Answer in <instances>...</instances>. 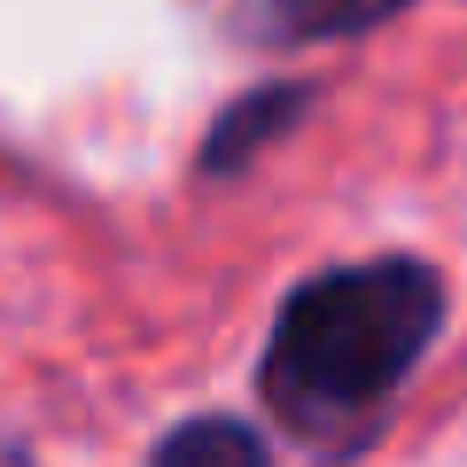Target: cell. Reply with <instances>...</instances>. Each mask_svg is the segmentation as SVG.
<instances>
[{
	"instance_id": "cell-1",
	"label": "cell",
	"mask_w": 467,
	"mask_h": 467,
	"mask_svg": "<svg viewBox=\"0 0 467 467\" xmlns=\"http://www.w3.org/2000/svg\"><path fill=\"white\" fill-rule=\"evenodd\" d=\"M444 288L429 281V265L389 257V265H343L319 273L288 296L281 327L265 350V398L281 405L296 429L367 413L374 398L398 389V374L420 358V343L436 335Z\"/></svg>"
},
{
	"instance_id": "cell-2",
	"label": "cell",
	"mask_w": 467,
	"mask_h": 467,
	"mask_svg": "<svg viewBox=\"0 0 467 467\" xmlns=\"http://www.w3.org/2000/svg\"><path fill=\"white\" fill-rule=\"evenodd\" d=\"M405 0H250L242 8V32L265 39V47H304V39H343L367 32V24L398 16Z\"/></svg>"
},
{
	"instance_id": "cell-4",
	"label": "cell",
	"mask_w": 467,
	"mask_h": 467,
	"mask_svg": "<svg viewBox=\"0 0 467 467\" xmlns=\"http://www.w3.org/2000/svg\"><path fill=\"white\" fill-rule=\"evenodd\" d=\"M296 109H304V94H296V86H273V94H250V101H242V109H234L226 125L211 133V164H242V156H250L265 133H281V125H288Z\"/></svg>"
},
{
	"instance_id": "cell-3",
	"label": "cell",
	"mask_w": 467,
	"mask_h": 467,
	"mask_svg": "<svg viewBox=\"0 0 467 467\" xmlns=\"http://www.w3.org/2000/svg\"><path fill=\"white\" fill-rule=\"evenodd\" d=\"M149 467H265V444L242 420H187L156 444Z\"/></svg>"
}]
</instances>
